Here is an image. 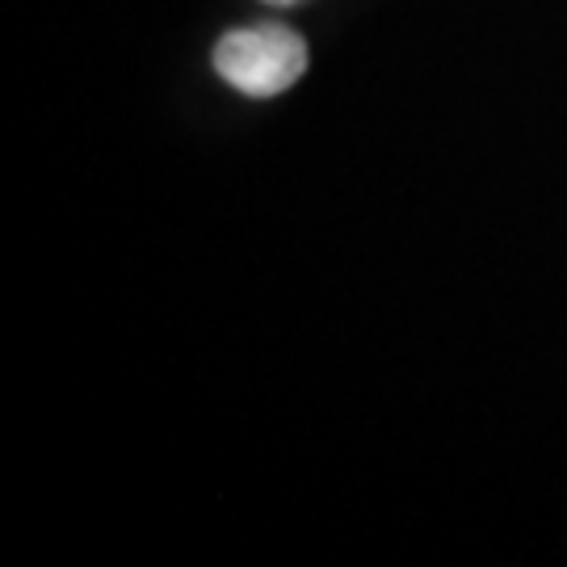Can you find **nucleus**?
Masks as SVG:
<instances>
[{"label":"nucleus","mask_w":567,"mask_h":567,"mask_svg":"<svg viewBox=\"0 0 567 567\" xmlns=\"http://www.w3.org/2000/svg\"><path fill=\"white\" fill-rule=\"evenodd\" d=\"M215 68L248 97H278L307 72V42L290 25L231 30L215 47Z\"/></svg>","instance_id":"1"},{"label":"nucleus","mask_w":567,"mask_h":567,"mask_svg":"<svg viewBox=\"0 0 567 567\" xmlns=\"http://www.w3.org/2000/svg\"><path fill=\"white\" fill-rule=\"evenodd\" d=\"M265 4H278L282 9V4H299V0H265Z\"/></svg>","instance_id":"2"}]
</instances>
